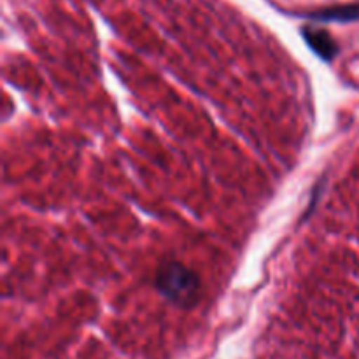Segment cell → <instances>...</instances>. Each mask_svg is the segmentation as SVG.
<instances>
[{
    "label": "cell",
    "mask_w": 359,
    "mask_h": 359,
    "mask_svg": "<svg viewBox=\"0 0 359 359\" xmlns=\"http://www.w3.org/2000/svg\"><path fill=\"white\" fill-rule=\"evenodd\" d=\"M154 287L168 302L189 307L200 297V277L181 262H167L154 276Z\"/></svg>",
    "instance_id": "6da1fadb"
},
{
    "label": "cell",
    "mask_w": 359,
    "mask_h": 359,
    "mask_svg": "<svg viewBox=\"0 0 359 359\" xmlns=\"http://www.w3.org/2000/svg\"><path fill=\"white\" fill-rule=\"evenodd\" d=\"M309 18L316 21H339V23L359 21V4H342V6L326 7V9L311 13Z\"/></svg>",
    "instance_id": "3957f363"
},
{
    "label": "cell",
    "mask_w": 359,
    "mask_h": 359,
    "mask_svg": "<svg viewBox=\"0 0 359 359\" xmlns=\"http://www.w3.org/2000/svg\"><path fill=\"white\" fill-rule=\"evenodd\" d=\"M302 35H304L309 48H311L316 55L321 56L323 60H326V62L335 58L337 53H339V46L333 41L330 32L325 30V28L304 27L302 28Z\"/></svg>",
    "instance_id": "7a4b0ae2"
}]
</instances>
